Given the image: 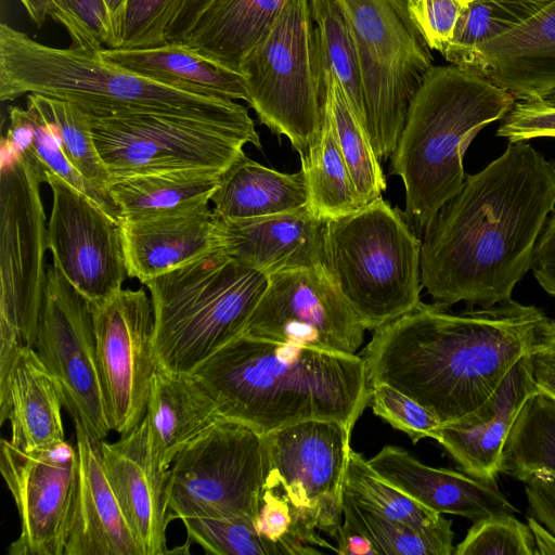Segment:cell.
Returning a JSON list of instances; mask_svg holds the SVG:
<instances>
[{
    "instance_id": "f907efd6",
    "label": "cell",
    "mask_w": 555,
    "mask_h": 555,
    "mask_svg": "<svg viewBox=\"0 0 555 555\" xmlns=\"http://www.w3.org/2000/svg\"><path fill=\"white\" fill-rule=\"evenodd\" d=\"M531 269L539 285L555 297V210L538 240Z\"/></svg>"
},
{
    "instance_id": "9f6ffc18",
    "label": "cell",
    "mask_w": 555,
    "mask_h": 555,
    "mask_svg": "<svg viewBox=\"0 0 555 555\" xmlns=\"http://www.w3.org/2000/svg\"><path fill=\"white\" fill-rule=\"evenodd\" d=\"M104 1L109 11V14L113 18L116 34L118 36V44H119L120 25H121L122 15H124L125 8H126L128 0H104Z\"/></svg>"
},
{
    "instance_id": "83f0119b",
    "label": "cell",
    "mask_w": 555,
    "mask_h": 555,
    "mask_svg": "<svg viewBox=\"0 0 555 555\" xmlns=\"http://www.w3.org/2000/svg\"><path fill=\"white\" fill-rule=\"evenodd\" d=\"M222 416L212 396L193 373L158 367L152 383L145 421L162 469Z\"/></svg>"
},
{
    "instance_id": "bcb514c9",
    "label": "cell",
    "mask_w": 555,
    "mask_h": 555,
    "mask_svg": "<svg viewBox=\"0 0 555 555\" xmlns=\"http://www.w3.org/2000/svg\"><path fill=\"white\" fill-rule=\"evenodd\" d=\"M370 387L375 415L405 433L414 443L423 438L436 439L441 423L418 402L385 383Z\"/></svg>"
},
{
    "instance_id": "11a10c76",
    "label": "cell",
    "mask_w": 555,
    "mask_h": 555,
    "mask_svg": "<svg viewBox=\"0 0 555 555\" xmlns=\"http://www.w3.org/2000/svg\"><path fill=\"white\" fill-rule=\"evenodd\" d=\"M26 10L29 18L38 27H41L50 13L51 0H18Z\"/></svg>"
},
{
    "instance_id": "ac0fdd59",
    "label": "cell",
    "mask_w": 555,
    "mask_h": 555,
    "mask_svg": "<svg viewBox=\"0 0 555 555\" xmlns=\"http://www.w3.org/2000/svg\"><path fill=\"white\" fill-rule=\"evenodd\" d=\"M264 435L270 470L314 513L319 530L336 541L351 430L337 421L309 420Z\"/></svg>"
},
{
    "instance_id": "9c48e42d",
    "label": "cell",
    "mask_w": 555,
    "mask_h": 555,
    "mask_svg": "<svg viewBox=\"0 0 555 555\" xmlns=\"http://www.w3.org/2000/svg\"><path fill=\"white\" fill-rule=\"evenodd\" d=\"M358 56L365 126L380 160L391 157L409 106L433 66L408 0H337Z\"/></svg>"
},
{
    "instance_id": "44dd1931",
    "label": "cell",
    "mask_w": 555,
    "mask_h": 555,
    "mask_svg": "<svg viewBox=\"0 0 555 555\" xmlns=\"http://www.w3.org/2000/svg\"><path fill=\"white\" fill-rule=\"evenodd\" d=\"M72 421L78 475L64 555H143L106 477L102 440L79 417Z\"/></svg>"
},
{
    "instance_id": "f1b7e54d",
    "label": "cell",
    "mask_w": 555,
    "mask_h": 555,
    "mask_svg": "<svg viewBox=\"0 0 555 555\" xmlns=\"http://www.w3.org/2000/svg\"><path fill=\"white\" fill-rule=\"evenodd\" d=\"M99 55L138 74L180 85L207 94L248 102L245 77L184 42L120 50L103 49Z\"/></svg>"
},
{
    "instance_id": "f5cc1de1",
    "label": "cell",
    "mask_w": 555,
    "mask_h": 555,
    "mask_svg": "<svg viewBox=\"0 0 555 555\" xmlns=\"http://www.w3.org/2000/svg\"><path fill=\"white\" fill-rule=\"evenodd\" d=\"M337 554L379 555L372 541L362 532L343 522L336 539Z\"/></svg>"
},
{
    "instance_id": "7c38bea8",
    "label": "cell",
    "mask_w": 555,
    "mask_h": 555,
    "mask_svg": "<svg viewBox=\"0 0 555 555\" xmlns=\"http://www.w3.org/2000/svg\"><path fill=\"white\" fill-rule=\"evenodd\" d=\"M91 125L111 182L191 168L223 172L244 155L243 146L248 143L230 129L172 115L91 117Z\"/></svg>"
},
{
    "instance_id": "30bf717a",
    "label": "cell",
    "mask_w": 555,
    "mask_h": 555,
    "mask_svg": "<svg viewBox=\"0 0 555 555\" xmlns=\"http://www.w3.org/2000/svg\"><path fill=\"white\" fill-rule=\"evenodd\" d=\"M248 104L261 124L301 155L320 135L322 83L309 0H287L241 65Z\"/></svg>"
},
{
    "instance_id": "1f68e13d",
    "label": "cell",
    "mask_w": 555,
    "mask_h": 555,
    "mask_svg": "<svg viewBox=\"0 0 555 555\" xmlns=\"http://www.w3.org/2000/svg\"><path fill=\"white\" fill-rule=\"evenodd\" d=\"M221 173L191 168L139 175L112 181L107 191L121 218L160 215L208 203Z\"/></svg>"
},
{
    "instance_id": "7bdbcfd3",
    "label": "cell",
    "mask_w": 555,
    "mask_h": 555,
    "mask_svg": "<svg viewBox=\"0 0 555 555\" xmlns=\"http://www.w3.org/2000/svg\"><path fill=\"white\" fill-rule=\"evenodd\" d=\"M49 16L66 29L72 47L89 51L118 48V36L104 0H51Z\"/></svg>"
},
{
    "instance_id": "e0dca14e",
    "label": "cell",
    "mask_w": 555,
    "mask_h": 555,
    "mask_svg": "<svg viewBox=\"0 0 555 555\" xmlns=\"http://www.w3.org/2000/svg\"><path fill=\"white\" fill-rule=\"evenodd\" d=\"M52 191L48 244L53 264L90 302L122 288L128 276L120 221L47 170Z\"/></svg>"
},
{
    "instance_id": "d590c367",
    "label": "cell",
    "mask_w": 555,
    "mask_h": 555,
    "mask_svg": "<svg viewBox=\"0 0 555 555\" xmlns=\"http://www.w3.org/2000/svg\"><path fill=\"white\" fill-rule=\"evenodd\" d=\"M309 3L322 83L324 86L326 74H333L350 107L365 126L361 73L345 14L337 0H309Z\"/></svg>"
},
{
    "instance_id": "5b68a950",
    "label": "cell",
    "mask_w": 555,
    "mask_h": 555,
    "mask_svg": "<svg viewBox=\"0 0 555 555\" xmlns=\"http://www.w3.org/2000/svg\"><path fill=\"white\" fill-rule=\"evenodd\" d=\"M515 98L475 72L431 66L408 109L391 155L390 172L405 191L403 215L426 231L461 190L465 152L489 124L501 120Z\"/></svg>"
},
{
    "instance_id": "ab89813d",
    "label": "cell",
    "mask_w": 555,
    "mask_h": 555,
    "mask_svg": "<svg viewBox=\"0 0 555 555\" xmlns=\"http://www.w3.org/2000/svg\"><path fill=\"white\" fill-rule=\"evenodd\" d=\"M10 125L5 138L28 149L47 168L85 193L116 220L120 211L108 193L101 191L85 179L69 163L60 143L38 111L27 104L26 108L9 107Z\"/></svg>"
},
{
    "instance_id": "3957f363",
    "label": "cell",
    "mask_w": 555,
    "mask_h": 555,
    "mask_svg": "<svg viewBox=\"0 0 555 555\" xmlns=\"http://www.w3.org/2000/svg\"><path fill=\"white\" fill-rule=\"evenodd\" d=\"M193 373L222 416L268 434L309 420L349 430L370 403L362 357L240 335Z\"/></svg>"
},
{
    "instance_id": "ee69618b",
    "label": "cell",
    "mask_w": 555,
    "mask_h": 555,
    "mask_svg": "<svg viewBox=\"0 0 555 555\" xmlns=\"http://www.w3.org/2000/svg\"><path fill=\"white\" fill-rule=\"evenodd\" d=\"M453 554L535 555V544L528 524L503 513L475 520Z\"/></svg>"
},
{
    "instance_id": "f6af8a7d",
    "label": "cell",
    "mask_w": 555,
    "mask_h": 555,
    "mask_svg": "<svg viewBox=\"0 0 555 555\" xmlns=\"http://www.w3.org/2000/svg\"><path fill=\"white\" fill-rule=\"evenodd\" d=\"M183 0H128L120 25V50L167 43V31Z\"/></svg>"
},
{
    "instance_id": "6f0895ef",
    "label": "cell",
    "mask_w": 555,
    "mask_h": 555,
    "mask_svg": "<svg viewBox=\"0 0 555 555\" xmlns=\"http://www.w3.org/2000/svg\"><path fill=\"white\" fill-rule=\"evenodd\" d=\"M535 100H539L540 102H542L551 107H555V87L548 89L547 91L542 93Z\"/></svg>"
},
{
    "instance_id": "8992f818",
    "label": "cell",
    "mask_w": 555,
    "mask_h": 555,
    "mask_svg": "<svg viewBox=\"0 0 555 555\" xmlns=\"http://www.w3.org/2000/svg\"><path fill=\"white\" fill-rule=\"evenodd\" d=\"M142 284L153 304L159 366L191 373L243 334L267 288L268 275L210 253Z\"/></svg>"
},
{
    "instance_id": "9a60e30c",
    "label": "cell",
    "mask_w": 555,
    "mask_h": 555,
    "mask_svg": "<svg viewBox=\"0 0 555 555\" xmlns=\"http://www.w3.org/2000/svg\"><path fill=\"white\" fill-rule=\"evenodd\" d=\"M364 331L321 263L269 275L243 334L356 354Z\"/></svg>"
},
{
    "instance_id": "4dcf8cb0",
    "label": "cell",
    "mask_w": 555,
    "mask_h": 555,
    "mask_svg": "<svg viewBox=\"0 0 555 555\" xmlns=\"http://www.w3.org/2000/svg\"><path fill=\"white\" fill-rule=\"evenodd\" d=\"M287 0H215L183 41L240 72L245 56L278 20Z\"/></svg>"
},
{
    "instance_id": "f546056e",
    "label": "cell",
    "mask_w": 555,
    "mask_h": 555,
    "mask_svg": "<svg viewBox=\"0 0 555 555\" xmlns=\"http://www.w3.org/2000/svg\"><path fill=\"white\" fill-rule=\"evenodd\" d=\"M210 201L221 218L248 219L304 208L308 191L301 168L285 173L244 154L221 173Z\"/></svg>"
},
{
    "instance_id": "60d3db41",
    "label": "cell",
    "mask_w": 555,
    "mask_h": 555,
    "mask_svg": "<svg viewBox=\"0 0 555 555\" xmlns=\"http://www.w3.org/2000/svg\"><path fill=\"white\" fill-rule=\"evenodd\" d=\"M344 522L366 535L379 555H451L453 539L427 534L380 515L343 491Z\"/></svg>"
},
{
    "instance_id": "d6986e66",
    "label": "cell",
    "mask_w": 555,
    "mask_h": 555,
    "mask_svg": "<svg viewBox=\"0 0 555 555\" xmlns=\"http://www.w3.org/2000/svg\"><path fill=\"white\" fill-rule=\"evenodd\" d=\"M102 463L122 515L143 555L168 554L170 470L153 452L145 418L115 442L101 441Z\"/></svg>"
},
{
    "instance_id": "c3c4849f",
    "label": "cell",
    "mask_w": 555,
    "mask_h": 555,
    "mask_svg": "<svg viewBox=\"0 0 555 555\" xmlns=\"http://www.w3.org/2000/svg\"><path fill=\"white\" fill-rule=\"evenodd\" d=\"M496 135L508 142L555 138V107L535 99L515 101L511 111L501 119Z\"/></svg>"
},
{
    "instance_id": "8d00e7d4",
    "label": "cell",
    "mask_w": 555,
    "mask_h": 555,
    "mask_svg": "<svg viewBox=\"0 0 555 555\" xmlns=\"http://www.w3.org/2000/svg\"><path fill=\"white\" fill-rule=\"evenodd\" d=\"M254 525L259 534L281 545L286 555L321 554L315 546L337 553V547L318 534L314 513L299 504L270 468Z\"/></svg>"
},
{
    "instance_id": "484cf974",
    "label": "cell",
    "mask_w": 555,
    "mask_h": 555,
    "mask_svg": "<svg viewBox=\"0 0 555 555\" xmlns=\"http://www.w3.org/2000/svg\"><path fill=\"white\" fill-rule=\"evenodd\" d=\"M499 474L525 482L530 516L555 533V397L537 390L526 400L503 447Z\"/></svg>"
},
{
    "instance_id": "277c9868",
    "label": "cell",
    "mask_w": 555,
    "mask_h": 555,
    "mask_svg": "<svg viewBox=\"0 0 555 555\" xmlns=\"http://www.w3.org/2000/svg\"><path fill=\"white\" fill-rule=\"evenodd\" d=\"M40 94L73 102L91 117L162 114L214 124L261 149L255 122L234 100L157 80L104 60L98 51L40 43L0 25V100Z\"/></svg>"
},
{
    "instance_id": "f35d334b",
    "label": "cell",
    "mask_w": 555,
    "mask_h": 555,
    "mask_svg": "<svg viewBox=\"0 0 555 555\" xmlns=\"http://www.w3.org/2000/svg\"><path fill=\"white\" fill-rule=\"evenodd\" d=\"M553 1L470 0L442 55L463 67L479 46L524 24Z\"/></svg>"
},
{
    "instance_id": "ba28073f",
    "label": "cell",
    "mask_w": 555,
    "mask_h": 555,
    "mask_svg": "<svg viewBox=\"0 0 555 555\" xmlns=\"http://www.w3.org/2000/svg\"><path fill=\"white\" fill-rule=\"evenodd\" d=\"M0 170V378L17 353L34 347L49 249L40 197L47 168L26 147L2 140Z\"/></svg>"
},
{
    "instance_id": "74e56055",
    "label": "cell",
    "mask_w": 555,
    "mask_h": 555,
    "mask_svg": "<svg viewBox=\"0 0 555 555\" xmlns=\"http://www.w3.org/2000/svg\"><path fill=\"white\" fill-rule=\"evenodd\" d=\"M34 106L55 134L66 158L90 183L108 193L111 177L95 145L91 117L79 105L40 94H27Z\"/></svg>"
},
{
    "instance_id": "7a4b0ae2",
    "label": "cell",
    "mask_w": 555,
    "mask_h": 555,
    "mask_svg": "<svg viewBox=\"0 0 555 555\" xmlns=\"http://www.w3.org/2000/svg\"><path fill=\"white\" fill-rule=\"evenodd\" d=\"M547 318L513 299L460 312L423 302L374 330L362 352L370 385H390L441 424L457 421L489 400Z\"/></svg>"
},
{
    "instance_id": "d6a6232c",
    "label": "cell",
    "mask_w": 555,
    "mask_h": 555,
    "mask_svg": "<svg viewBox=\"0 0 555 555\" xmlns=\"http://www.w3.org/2000/svg\"><path fill=\"white\" fill-rule=\"evenodd\" d=\"M300 159L308 191L307 207L315 216L326 221L364 207L324 108L320 135Z\"/></svg>"
},
{
    "instance_id": "7dc6e473",
    "label": "cell",
    "mask_w": 555,
    "mask_h": 555,
    "mask_svg": "<svg viewBox=\"0 0 555 555\" xmlns=\"http://www.w3.org/2000/svg\"><path fill=\"white\" fill-rule=\"evenodd\" d=\"M470 0H408L409 13L431 50L441 54Z\"/></svg>"
},
{
    "instance_id": "816d5d0a",
    "label": "cell",
    "mask_w": 555,
    "mask_h": 555,
    "mask_svg": "<svg viewBox=\"0 0 555 555\" xmlns=\"http://www.w3.org/2000/svg\"><path fill=\"white\" fill-rule=\"evenodd\" d=\"M215 0H183L167 31L168 42H183Z\"/></svg>"
},
{
    "instance_id": "cb8c5ba5",
    "label": "cell",
    "mask_w": 555,
    "mask_h": 555,
    "mask_svg": "<svg viewBox=\"0 0 555 555\" xmlns=\"http://www.w3.org/2000/svg\"><path fill=\"white\" fill-rule=\"evenodd\" d=\"M463 68L508 91L516 101L555 87V0L524 24L479 46Z\"/></svg>"
},
{
    "instance_id": "ffe728a7",
    "label": "cell",
    "mask_w": 555,
    "mask_h": 555,
    "mask_svg": "<svg viewBox=\"0 0 555 555\" xmlns=\"http://www.w3.org/2000/svg\"><path fill=\"white\" fill-rule=\"evenodd\" d=\"M324 223L307 206L248 219H225L217 215L214 253L268 276L318 266L322 263Z\"/></svg>"
},
{
    "instance_id": "8fae6325",
    "label": "cell",
    "mask_w": 555,
    "mask_h": 555,
    "mask_svg": "<svg viewBox=\"0 0 555 555\" xmlns=\"http://www.w3.org/2000/svg\"><path fill=\"white\" fill-rule=\"evenodd\" d=\"M169 470L173 518L255 521L269 474L266 435L220 416L176 455Z\"/></svg>"
},
{
    "instance_id": "d4e9b609",
    "label": "cell",
    "mask_w": 555,
    "mask_h": 555,
    "mask_svg": "<svg viewBox=\"0 0 555 555\" xmlns=\"http://www.w3.org/2000/svg\"><path fill=\"white\" fill-rule=\"evenodd\" d=\"M537 390L522 357L486 403L457 421L441 424L436 440L464 473L496 481L502 450L513 423Z\"/></svg>"
},
{
    "instance_id": "4316f807",
    "label": "cell",
    "mask_w": 555,
    "mask_h": 555,
    "mask_svg": "<svg viewBox=\"0 0 555 555\" xmlns=\"http://www.w3.org/2000/svg\"><path fill=\"white\" fill-rule=\"evenodd\" d=\"M62 397L34 347L23 348L0 379V422L11 424L10 441L35 450L64 441Z\"/></svg>"
},
{
    "instance_id": "7402d4cb",
    "label": "cell",
    "mask_w": 555,
    "mask_h": 555,
    "mask_svg": "<svg viewBox=\"0 0 555 555\" xmlns=\"http://www.w3.org/2000/svg\"><path fill=\"white\" fill-rule=\"evenodd\" d=\"M367 463L382 478L438 514L475 521L490 515L518 513L496 481L425 465L399 447L385 446Z\"/></svg>"
},
{
    "instance_id": "6da1fadb",
    "label": "cell",
    "mask_w": 555,
    "mask_h": 555,
    "mask_svg": "<svg viewBox=\"0 0 555 555\" xmlns=\"http://www.w3.org/2000/svg\"><path fill=\"white\" fill-rule=\"evenodd\" d=\"M554 210L555 163L529 141L508 142L482 170L466 175L425 231L422 286L446 308L512 300Z\"/></svg>"
},
{
    "instance_id": "836d02e7",
    "label": "cell",
    "mask_w": 555,
    "mask_h": 555,
    "mask_svg": "<svg viewBox=\"0 0 555 555\" xmlns=\"http://www.w3.org/2000/svg\"><path fill=\"white\" fill-rule=\"evenodd\" d=\"M323 108L328 114L334 135L364 206L382 196L387 181L366 127L350 107L333 74L324 77Z\"/></svg>"
},
{
    "instance_id": "db71d44e",
    "label": "cell",
    "mask_w": 555,
    "mask_h": 555,
    "mask_svg": "<svg viewBox=\"0 0 555 555\" xmlns=\"http://www.w3.org/2000/svg\"><path fill=\"white\" fill-rule=\"evenodd\" d=\"M527 524L533 534L535 555H555V533L532 516L528 517Z\"/></svg>"
},
{
    "instance_id": "b9f144b4",
    "label": "cell",
    "mask_w": 555,
    "mask_h": 555,
    "mask_svg": "<svg viewBox=\"0 0 555 555\" xmlns=\"http://www.w3.org/2000/svg\"><path fill=\"white\" fill-rule=\"evenodd\" d=\"M188 541L217 555H286L284 548L259 534L254 521L215 516L181 518Z\"/></svg>"
},
{
    "instance_id": "e575fe53",
    "label": "cell",
    "mask_w": 555,
    "mask_h": 555,
    "mask_svg": "<svg viewBox=\"0 0 555 555\" xmlns=\"http://www.w3.org/2000/svg\"><path fill=\"white\" fill-rule=\"evenodd\" d=\"M344 491L357 502L380 515L402 522L417 531L454 538L452 522L426 508L372 469L367 461L350 450L345 474Z\"/></svg>"
},
{
    "instance_id": "4fadbf2b",
    "label": "cell",
    "mask_w": 555,
    "mask_h": 555,
    "mask_svg": "<svg viewBox=\"0 0 555 555\" xmlns=\"http://www.w3.org/2000/svg\"><path fill=\"white\" fill-rule=\"evenodd\" d=\"M34 349L54 378L63 408L100 440L112 430L102 386L91 302L48 267Z\"/></svg>"
},
{
    "instance_id": "2e32d148",
    "label": "cell",
    "mask_w": 555,
    "mask_h": 555,
    "mask_svg": "<svg viewBox=\"0 0 555 555\" xmlns=\"http://www.w3.org/2000/svg\"><path fill=\"white\" fill-rule=\"evenodd\" d=\"M0 472L21 520L8 553L64 555L77 487L76 446L64 440L27 451L2 439Z\"/></svg>"
},
{
    "instance_id": "681fc988",
    "label": "cell",
    "mask_w": 555,
    "mask_h": 555,
    "mask_svg": "<svg viewBox=\"0 0 555 555\" xmlns=\"http://www.w3.org/2000/svg\"><path fill=\"white\" fill-rule=\"evenodd\" d=\"M524 363L535 388L555 397V319L542 324Z\"/></svg>"
},
{
    "instance_id": "52a82bcc",
    "label": "cell",
    "mask_w": 555,
    "mask_h": 555,
    "mask_svg": "<svg viewBox=\"0 0 555 555\" xmlns=\"http://www.w3.org/2000/svg\"><path fill=\"white\" fill-rule=\"evenodd\" d=\"M422 241L382 196L326 220L322 264L365 330L413 311L421 300Z\"/></svg>"
},
{
    "instance_id": "603a6c76",
    "label": "cell",
    "mask_w": 555,
    "mask_h": 555,
    "mask_svg": "<svg viewBox=\"0 0 555 555\" xmlns=\"http://www.w3.org/2000/svg\"><path fill=\"white\" fill-rule=\"evenodd\" d=\"M128 276L141 283L215 251L217 215L204 203L120 219Z\"/></svg>"
},
{
    "instance_id": "5bb4252c",
    "label": "cell",
    "mask_w": 555,
    "mask_h": 555,
    "mask_svg": "<svg viewBox=\"0 0 555 555\" xmlns=\"http://www.w3.org/2000/svg\"><path fill=\"white\" fill-rule=\"evenodd\" d=\"M96 354L112 430L121 436L145 417L154 375V310L143 289L91 302Z\"/></svg>"
}]
</instances>
